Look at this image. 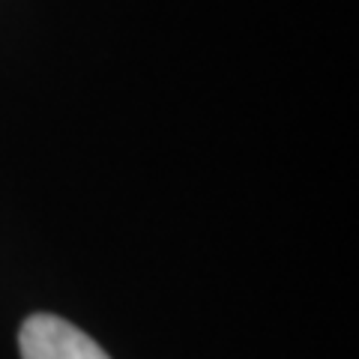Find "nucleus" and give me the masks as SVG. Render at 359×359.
<instances>
[{
    "label": "nucleus",
    "instance_id": "f257e3e1",
    "mask_svg": "<svg viewBox=\"0 0 359 359\" xmlns=\"http://www.w3.org/2000/svg\"><path fill=\"white\" fill-rule=\"evenodd\" d=\"M21 359H111L87 332L57 314H30L18 332Z\"/></svg>",
    "mask_w": 359,
    "mask_h": 359
}]
</instances>
